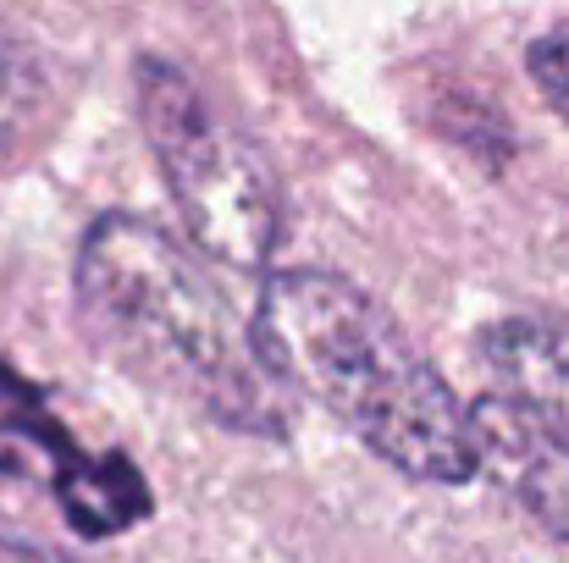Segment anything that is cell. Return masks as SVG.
<instances>
[{
  "label": "cell",
  "instance_id": "cell-1",
  "mask_svg": "<svg viewBox=\"0 0 569 563\" xmlns=\"http://www.w3.org/2000/svg\"><path fill=\"white\" fill-rule=\"evenodd\" d=\"M72 299L94 343L144 386L238 436H288V398L260 365L249 321H238L210 271L156 221L100 215L78 243Z\"/></svg>",
  "mask_w": 569,
  "mask_h": 563
},
{
  "label": "cell",
  "instance_id": "cell-2",
  "mask_svg": "<svg viewBox=\"0 0 569 563\" xmlns=\"http://www.w3.org/2000/svg\"><path fill=\"white\" fill-rule=\"evenodd\" d=\"M249 338L282 392L321 403L392 470L431 486L476 475L459 392L360 282L338 271H271Z\"/></svg>",
  "mask_w": 569,
  "mask_h": 563
},
{
  "label": "cell",
  "instance_id": "cell-3",
  "mask_svg": "<svg viewBox=\"0 0 569 563\" xmlns=\"http://www.w3.org/2000/svg\"><path fill=\"white\" fill-rule=\"evenodd\" d=\"M133 89L144 139L193 243L232 271H260L282 238V188L266 150L243 128H232L167 56H139Z\"/></svg>",
  "mask_w": 569,
  "mask_h": 563
},
{
  "label": "cell",
  "instance_id": "cell-4",
  "mask_svg": "<svg viewBox=\"0 0 569 563\" xmlns=\"http://www.w3.org/2000/svg\"><path fill=\"white\" fill-rule=\"evenodd\" d=\"M476 475H487L503 497H515L537 525L569 542V436L515 409L509 398H476L465 409Z\"/></svg>",
  "mask_w": 569,
  "mask_h": 563
},
{
  "label": "cell",
  "instance_id": "cell-5",
  "mask_svg": "<svg viewBox=\"0 0 569 563\" xmlns=\"http://www.w3.org/2000/svg\"><path fill=\"white\" fill-rule=\"evenodd\" d=\"M476 349L498 398L569 436V315H503Z\"/></svg>",
  "mask_w": 569,
  "mask_h": 563
},
{
  "label": "cell",
  "instance_id": "cell-6",
  "mask_svg": "<svg viewBox=\"0 0 569 563\" xmlns=\"http://www.w3.org/2000/svg\"><path fill=\"white\" fill-rule=\"evenodd\" d=\"M61 514L72 520L78 536L100 542V536H117V531H133L139 520H150L156 497H150V481L139 475V464L128 453H78L56 481H50Z\"/></svg>",
  "mask_w": 569,
  "mask_h": 563
},
{
  "label": "cell",
  "instance_id": "cell-7",
  "mask_svg": "<svg viewBox=\"0 0 569 563\" xmlns=\"http://www.w3.org/2000/svg\"><path fill=\"white\" fill-rule=\"evenodd\" d=\"M78 453H83L78 436L50 414L39 386H28L11 365H0V475L39 470L44 481H56Z\"/></svg>",
  "mask_w": 569,
  "mask_h": 563
},
{
  "label": "cell",
  "instance_id": "cell-8",
  "mask_svg": "<svg viewBox=\"0 0 569 563\" xmlns=\"http://www.w3.org/2000/svg\"><path fill=\"white\" fill-rule=\"evenodd\" d=\"M39 100H44V67L28 50V39L0 22V155L28 133Z\"/></svg>",
  "mask_w": 569,
  "mask_h": 563
},
{
  "label": "cell",
  "instance_id": "cell-9",
  "mask_svg": "<svg viewBox=\"0 0 569 563\" xmlns=\"http://www.w3.org/2000/svg\"><path fill=\"white\" fill-rule=\"evenodd\" d=\"M526 72H531V83L542 89V100L569 122V28L542 33V39L526 50Z\"/></svg>",
  "mask_w": 569,
  "mask_h": 563
},
{
  "label": "cell",
  "instance_id": "cell-10",
  "mask_svg": "<svg viewBox=\"0 0 569 563\" xmlns=\"http://www.w3.org/2000/svg\"><path fill=\"white\" fill-rule=\"evenodd\" d=\"M0 563H72V559L56 553V547H44V542H28V536L0 531Z\"/></svg>",
  "mask_w": 569,
  "mask_h": 563
}]
</instances>
